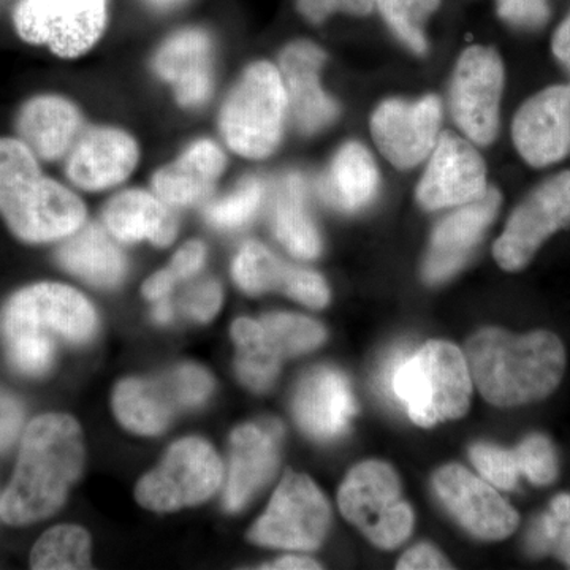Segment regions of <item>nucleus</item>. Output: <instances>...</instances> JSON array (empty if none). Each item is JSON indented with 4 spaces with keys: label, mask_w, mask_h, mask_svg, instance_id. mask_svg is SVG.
Returning <instances> with one entry per match:
<instances>
[{
    "label": "nucleus",
    "mask_w": 570,
    "mask_h": 570,
    "mask_svg": "<svg viewBox=\"0 0 570 570\" xmlns=\"http://www.w3.org/2000/svg\"><path fill=\"white\" fill-rule=\"evenodd\" d=\"M82 464L78 423L69 415H40L22 438L13 479L0 498V519L13 527L48 519L66 501Z\"/></svg>",
    "instance_id": "1"
},
{
    "label": "nucleus",
    "mask_w": 570,
    "mask_h": 570,
    "mask_svg": "<svg viewBox=\"0 0 570 570\" xmlns=\"http://www.w3.org/2000/svg\"><path fill=\"white\" fill-rule=\"evenodd\" d=\"M468 366L489 403L521 406L551 395L566 370V351L550 332L512 335L485 328L468 343Z\"/></svg>",
    "instance_id": "2"
},
{
    "label": "nucleus",
    "mask_w": 570,
    "mask_h": 570,
    "mask_svg": "<svg viewBox=\"0 0 570 570\" xmlns=\"http://www.w3.org/2000/svg\"><path fill=\"white\" fill-rule=\"evenodd\" d=\"M0 216L26 243H50L80 230L85 205L41 174L36 154L14 138H0Z\"/></svg>",
    "instance_id": "3"
},
{
    "label": "nucleus",
    "mask_w": 570,
    "mask_h": 570,
    "mask_svg": "<svg viewBox=\"0 0 570 570\" xmlns=\"http://www.w3.org/2000/svg\"><path fill=\"white\" fill-rule=\"evenodd\" d=\"M379 384L419 426L463 417L471 404L466 358L445 341H430L415 352H393L382 365Z\"/></svg>",
    "instance_id": "4"
},
{
    "label": "nucleus",
    "mask_w": 570,
    "mask_h": 570,
    "mask_svg": "<svg viewBox=\"0 0 570 570\" xmlns=\"http://www.w3.org/2000/svg\"><path fill=\"white\" fill-rule=\"evenodd\" d=\"M288 110L281 71L269 62L247 67L220 111V134L228 148L247 159H265L283 137Z\"/></svg>",
    "instance_id": "5"
},
{
    "label": "nucleus",
    "mask_w": 570,
    "mask_h": 570,
    "mask_svg": "<svg viewBox=\"0 0 570 570\" xmlns=\"http://www.w3.org/2000/svg\"><path fill=\"white\" fill-rule=\"evenodd\" d=\"M337 501L343 515L379 549H396L414 528V512L401 498L400 479L382 461H363L352 469Z\"/></svg>",
    "instance_id": "6"
},
{
    "label": "nucleus",
    "mask_w": 570,
    "mask_h": 570,
    "mask_svg": "<svg viewBox=\"0 0 570 570\" xmlns=\"http://www.w3.org/2000/svg\"><path fill=\"white\" fill-rule=\"evenodd\" d=\"M324 326L296 314H268L261 321L238 318L232 325L236 344V373L254 392L272 387L281 362L314 351L325 341Z\"/></svg>",
    "instance_id": "7"
},
{
    "label": "nucleus",
    "mask_w": 570,
    "mask_h": 570,
    "mask_svg": "<svg viewBox=\"0 0 570 570\" xmlns=\"http://www.w3.org/2000/svg\"><path fill=\"white\" fill-rule=\"evenodd\" d=\"M0 332L36 333L82 344L96 335L97 314L88 298L69 285L33 284L21 288L3 306Z\"/></svg>",
    "instance_id": "8"
},
{
    "label": "nucleus",
    "mask_w": 570,
    "mask_h": 570,
    "mask_svg": "<svg viewBox=\"0 0 570 570\" xmlns=\"http://www.w3.org/2000/svg\"><path fill=\"white\" fill-rule=\"evenodd\" d=\"M220 482L223 463L212 445L198 438H186L171 445L163 464L140 480L137 499L154 512H174L205 502Z\"/></svg>",
    "instance_id": "9"
},
{
    "label": "nucleus",
    "mask_w": 570,
    "mask_h": 570,
    "mask_svg": "<svg viewBox=\"0 0 570 570\" xmlns=\"http://www.w3.org/2000/svg\"><path fill=\"white\" fill-rule=\"evenodd\" d=\"M328 502L307 475L287 472L268 509L249 532L250 542L272 549L309 551L324 542Z\"/></svg>",
    "instance_id": "10"
},
{
    "label": "nucleus",
    "mask_w": 570,
    "mask_h": 570,
    "mask_svg": "<svg viewBox=\"0 0 570 570\" xmlns=\"http://www.w3.org/2000/svg\"><path fill=\"white\" fill-rule=\"evenodd\" d=\"M13 22L28 43L45 45L59 58H78L102 36L107 0H20Z\"/></svg>",
    "instance_id": "11"
},
{
    "label": "nucleus",
    "mask_w": 570,
    "mask_h": 570,
    "mask_svg": "<svg viewBox=\"0 0 570 570\" xmlns=\"http://www.w3.org/2000/svg\"><path fill=\"white\" fill-rule=\"evenodd\" d=\"M570 224V171L547 179L510 216L493 247L505 272L524 268L554 232Z\"/></svg>",
    "instance_id": "12"
},
{
    "label": "nucleus",
    "mask_w": 570,
    "mask_h": 570,
    "mask_svg": "<svg viewBox=\"0 0 570 570\" xmlns=\"http://www.w3.org/2000/svg\"><path fill=\"white\" fill-rule=\"evenodd\" d=\"M504 67L491 48L472 47L461 55L452 82V115L478 145L497 137Z\"/></svg>",
    "instance_id": "13"
},
{
    "label": "nucleus",
    "mask_w": 570,
    "mask_h": 570,
    "mask_svg": "<svg viewBox=\"0 0 570 570\" xmlns=\"http://www.w3.org/2000/svg\"><path fill=\"white\" fill-rule=\"evenodd\" d=\"M433 485L445 509L475 538L502 540L519 527L517 510L460 464L439 469Z\"/></svg>",
    "instance_id": "14"
},
{
    "label": "nucleus",
    "mask_w": 570,
    "mask_h": 570,
    "mask_svg": "<svg viewBox=\"0 0 570 570\" xmlns=\"http://www.w3.org/2000/svg\"><path fill=\"white\" fill-rule=\"evenodd\" d=\"M441 100L426 96L417 102L387 100L371 119V132L382 154L397 168H412L436 148Z\"/></svg>",
    "instance_id": "15"
},
{
    "label": "nucleus",
    "mask_w": 570,
    "mask_h": 570,
    "mask_svg": "<svg viewBox=\"0 0 570 570\" xmlns=\"http://www.w3.org/2000/svg\"><path fill=\"white\" fill-rule=\"evenodd\" d=\"M485 193L487 168L482 157L461 138L442 135L417 189L420 205L436 212L471 204Z\"/></svg>",
    "instance_id": "16"
},
{
    "label": "nucleus",
    "mask_w": 570,
    "mask_h": 570,
    "mask_svg": "<svg viewBox=\"0 0 570 570\" xmlns=\"http://www.w3.org/2000/svg\"><path fill=\"white\" fill-rule=\"evenodd\" d=\"M513 142L532 167L564 159L570 148V85L531 97L513 119Z\"/></svg>",
    "instance_id": "17"
},
{
    "label": "nucleus",
    "mask_w": 570,
    "mask_h": 570,
    "mask_svg": "<svg viewBox=\"0 0 570 570\" xmlns=\"http://www.w3.org/2000/svg\"><path fill=\"white\" fill-rule=\"evenodd\" d=\"M499 206L501 194L497 189H487L478 200L461 205L460 209L438 225L423 265V276L428 283H442L460 272L497 217Z\"/></svg>",
    "instance_id": "18"
},
{
    "label": "nucleus",
    "mask_w": 570,
    "mask_h": 570,
    "mask_svg": "<svg viewBox=\"0 0 570 570\" xmlns=\"http://www.w3.org/2000/svg\"><path fill=\"white\" fill-rule=\"evenodd\" d=\"M283 439L281 423H247L232 434L230 471L224 505L228 512L245 509L247 502L275 475Z\"/></svg>",
    "instance_id": "19"
},
{
    "label": "nucleus",
    "mask_w": 570,
    "mask_h": 570,
    "mask_svg": "<svg viewBox=\"0 0 570 570\" xmlns=\"http://www.w3.org/2000/svg\"><path fill=\"white\" fill-rule=\"evenodd\" d=\"M137 163L138 146L129 134L91 127L71 146L66 174L80 189L104 190L122 183Z\"/></svg>",
    "instance_id": "20"
},
{
    "label": "nucleus",
    "mask_w": 570,
    "mask_h": 570,
    "mask_svg": "<svg viewBox=\"0 0 570 570\" xmlns=\"http://www.w3.org/2000/svg\"><path fill=\"white\" fill-rule=\"evenodd\" d=\"M355 409L347 377L333 367L309 371L294 396L296 422L307 436L317 441H333L346 433Z\"/></svg>",
    "instance_id": "21"
},
{
    "label": "nucleus",
    "mask_w": 570,
    "mask_h": 570,
    "mask_svg": "<svg viewBox=\"0 0 570 570\" xmlns=\"http://www.w3.org/2000/svg\"><path fill=\"white\" fill-rule=\"evenodd\" d=\"M235 283L246 294L258 295L281 291L296 302L314 309L325 307L330 292L324 277L307 269L296 268L276 257L258 243H246L234 262Z\"/></svg>",
    "instance_id": "22"
},
{
    "label": "nucleus",
    "mask_w": 570,
    "mask_h": 570,
    "mask_svg": "<svg viewBox=\"0 0 570 570\" xmlns=\"http://www.w3.org/2000/svg\"><path fill=\"white\" fill-rule=\"evenodd\" d=\"M325 52L309 41L288 45L279 59V71L287 92L288 110L302 132L324 129L337 116L336 104L321 88L318 71Z\"/></svg>",
    "instance_id": "23"
},
{
    "label": "nucleus",
    "mask_w": 570,
    "mask_h": 570,
    "mask_svg": "<svg viewBox=\"0 0 570 570\" xmlns=\"http://www.w3.org/2000/svg\"><path fill=\"white\" fill-rule=\"evenodd\" d=\"M212 40L200 29L176 32L157 51L154 70L174 86L176 99L183 107H200L212 96Z\"/></svg>",
    "instance_id": "24"
},
{
    "label": "nucleus",
    "mask_w": 570,
    "mask_h": 570,
    "mask_svg": "<svg viewBox=\"0 0 570 570\" xmlns=\"http://www.w3.org/2000/svg\"><path fill=\"white\" fill-rule=\"evenodd\" d=\"M21 141L37 157L58 160L70 151L80 137L81 115L69 100L58 96H40L29 100L18 116Z\"/></svg>",
    "instance_id": "25"
},
{
    "label": "nucleus",
    "mask_w": 570,
    "mask_h": 570,
    "mask_svg": "<svg viewBox=\"0 0 570 570\" xmlns=\"http://www.w3.org/2000/svg\"><path fill=\"white\" fill-rule=\"evenodd\" d=\"M224 167L225 156L216 142L195 141L176 163L154 175V193L168 206L198 204L212 194Z\"/></svg>",
    "instance_id": "26"
},
{
    "label": "nucleus",
    "mask_w": 570,
    "mask_h": 570,
    "mask_svg": "<svg viewBox=\"0 0 570 570\" xmlns=\"http://www.w3.org/2000/svg\"><path fill=\"white\" fill-rule=\"evenodd\" d=\"M104 224L122 243L149 239L156 246L171 245L178 230L175 214L163 198L146 190H126L104 209Z\"/></svg>",
    "instance_id": "27"
},
{
    "label": "nucleus",
    "mask_w": 570,
    "mask_h": 570,
    "mask_svg": "<svg viewBox=\"0 0 570 570\" xmlns=\"http://www.w3.org/2000/svg\"><path fill=\"white\" fill-rule=\"evenodd\" d=\"M379 174L373 156L360 142H347L337 151L328 170L322 176V198L344 213H354L373 200Z\"/></svg>",
    "instance_id": "28"
},
{
    "label": "nucleus",
    "mask_w": 570,
    "mask_h": 570,
    "mask_svg": "<svg viewBox=\"0 0 570 570\" xmlns=\"http://www.w3.org/2000/svg\"><path fill=\"white\" fill-rule=\"evenodd\" d=\"M59 264L71 275L99 287H112L126 275V257L102 227L89 224L67 236L58 250Z\"/></svg>",
    "instance_id": "29"
},
{
    "label": "nucleus",
    "mask_w": 570,
    "mask_h": 570,
    "mask_svg": "<svg viewBox=\"0 0 570 570\" xmlns=\"http://www.w3.org/2000/svg\"><path fill=\"white\" fill-rule=\"evenodd\" d=\"M269 219L273 234L288 253L306 261L321 254V236L307 214L302 176L287 175L277 183Z\"/></svg>",
    "instance_id": "30"
},
{
    "label": "nucleus",
    "mask_w": 570,
    "mask_h": 570,
    "mask_svg": "<svg viewBox=\"0 0 570 570\" xmlns=\"http://www.w3.org/2000/svg\"><path fill=\"white\" fill-rule=\"evenodd\" d=\"M176 406L167 382L127 379L115 390L112 409L127 430L141 436L163 433L174 417Z\"/></svg>",
    "instance_id": "31"
},
{
    "label": "nucleus",
    "mask_w": 570,
    "mask_h": 570,
    "mask_svg": "<svg viewBox=\"0 0 570 570\" xmlns=\"http://www.w3.org/2000/svg\"><path fill=\"white\" fill-rule=\"evenodd\" d=\"M91 539L88 532L73 524H61L45 532L33 547L31 568L66 570L89 568Z\"/></svg>",
    "instance_id": "32"
},
{
    "label": "nucleus",
    "mask_w": 570,
    "mask_h": 570,
    "mask_svg": "<svg viewBox=\"0 0 570 570\" xmlns=\"http://www.w3.org/2000/svg\"><path fill=\"white\" fill-rule=\"evenodd\" d=\"M439 3L441 0H376L377 9L392 31L420 55L426 51L423 28Z\"/></svg>",
    "instance_id": "33"
},
{
    "label": "nucleus",
    "mask_w": 570,
    "mask_h": 570,
    "mask_svg": "<svg viewBox=\"0 0 570 570\" xmlns=\"http://www.w3.org/2000/svg\"><path fill=\"white\" fill-rule=\"evenodd\" d=\"M528 547L534 554L553 551L570 568V494L554 498L549 512L534 521Z\"/></svg>",
    "instance_id": "34"
},
{
    "label": "nucleus",
    "mask_w": 570,
    "mask_h": 570,
    "mask_svg": "<svg viewBox=\"0 0 570 570\" xmlns=\"http://www.w3.org/2000/svg\"><path fill=\"white\" fill-rule=\"evenodd\" d=\"M264 184L249 176L236 186L234 193L206 206L205 217L214 227L232 230L249 223L261 208Z\"/></svg>",
    "instance_id": "35"
},
{
    "label": "nucleus",
    "mask_w": 570,
    "mask_h": 570,
    "mask_svg": "<svg viewBox=\"0 0 570 570\" xmlns=\"http://www.w3.org/2000/svg\"><path fill=\"white\" fill-rule=\"evenodd\" d=\"M11 365L28 376L48 373L55 362L56 341L36 333L2 335Z\"/></svg>",
    "instance_id": "36"
},
{
    "label": "nucleus",
    "mask_w": 570,
    "mask_h": 570,
    "mask_svg": "<svg viewBox=\"0 0 570 570\" xmlns=\"http://www.w3.org/2000/svg\"><path fill=\"white\" fill-rule=\"evenodd\" d=\"M521 475L531 483L547 487L558 478V459L553 444L542 434H531L515 449Z\"/></svg>",
    "instance_id": "37"
},
{
    "label": "nucleus",
    "mask_w": 570,
    "mask_h": 570,
    "mask_svg": "<svg viewBox=\"0 0 570 570\" xmlns=\"http://www.w3.org/2000/svg\"><path fill=\"white\" fill-rule=\"evenodd\" d=\"M471 460L480 474L491 485L501 490H513L521 475L515 450H505L497 445L478 444L471 449Z\"/></svg>",
    "instance_id": "38"
},
{
    "label": "nucleus",
    "mask_w": 570,
    "mask_h": 570,
    "mask_svg": "<svg viewBox=\"0 0 570 570\" xmlns=\"http://www.w3.org/2000/svg\"><path fill=\"white\" fill-rule=\"evenodd\" d=\"M165 382L174 395L176 406L181 407L202 406L212 395L214 387L212 376L204 367L197 365L176 367Z\"/></svg>",
    "instance_id": "39"
},
{
    "label": "nucleus",
    "mask_w": 570,
    "mask_h": 570,
    "mask_svg": "<svg viewBox=\"0 0 570 570\" xmlns=\"http://www.w3.org/2000/svg\"><path fill=\"white\" fill-rule=\"evenodd\" d=\"M502 20L520 28H539L549 20V0H498Z\"/></svg>",
    "instance_id": "40"
},
{
    "label": "nucleus",
    "mask_w": 570,
    "mask_h": 570,
    "mask_svg": "<svg viewBox=\"0 0 570 570\" xmlns=\"http://www.w3.org/2000/svg\"><path fill=\"white\" fill-rule=\"evenodd\" d=\"M220 305H223V288L216 281H205L195 285L187 292L183 302L184 311L202 324L212 321Z\"/></svg>",
    "instance_id": "41"
},
{
    "label": "nucleus",
    "mask_w": 570,
    "mask_h": 570,
    "mask_svg": "<svg viewBox=\"0 0 570 570\" xmlns=\"http://www.w3.org/2000/svg\"><path fill=\"white\" fill-rule=\"evenodd\" d=\"M296 6L307 21L318 24L336 11L363 17L374 10L376 0H296Z\"/></svg>",
    "instance_id": "42"
},
{
    "label": "nucleus",
    "mask_w": 570,
    "mask_h": 570,
    "mask_svg": "<svg viewBox=\"0 0 570 570\" xmlns=\"http://www.w3.org/2000/svg\"><path fill=\"white\" fill-rule=\"evenodd\" d=\"M22 417L20 401L0 390V452L13 444L20 433Z\"/></svg>",
    "instance_id": "43"
},
{
    "label": "nucleus",
    "mask_w": 570,
    "mask_h": 570,
    "mask_svg": "<svg viewBox=\"0 0 570 570\" xmlns=\"http://www.w3.org/2000/svg\"><path fill=\"white\" fill-rule=\"evenodd\" d=\"M205 261L206 247L204 243L190 242L176 253L168 269L176 277V281L187 279V277L197 275L204 268Z\"/></svg>",
    "instance_id": "44"
},
{
    "label": "nucleus",
    "mask_w": 570,
    "mask_h": 570,
    "mask_svg": "<svg viewBox=\"0 0 570 570\" xmlns=\"http://www.w3.org/2000/svg\"><path fill=\"white\" fill-rule=\"evenodd\" d=\"M397 569H452V566L434 547L420 543V546L412 547L403 554V558L397 562Z\"/></svg>",
    "instance_id": "45"
},
{
    "label": "nucleus",
    "mask_w": 570,
    "mask_h": 570,
    "mask_svg": "<svg viewBox=\"0 0 570 570\" xmlns=\"http://www.w3.org/2000/svg\"><path fill=\"white\" fill-rule=\"evenodd\" d=\"M175 283L176 277L171 275L170 269H164V272L156 273L151 279L146 281L142 285V294L154 303L168 302Z\"/></svg>",
    "instance_id": "46"
},
{
    "label": "nucleus",
    "mask_w": 570,
    "mask_h": 570,
    "mask_svg": "<svg viewBox=\"0 0 570 570\" xmlns=\"http://www.w3.org/2000/svg\"><path fill=\"white\" fill-rule=\"evenodd\" d=\"M553 52L570 70V14L562 21L553 37Z\"/></svg>",
    "instance_id": "47"
},
{
    "label": "nucleus",
    "mask_w": 570,
    "mask_h": 570,
    "mask_svg": "<svg viewBox=\"0 0 570 570\" xmlns=\"http://www.w3.org/2000/svg\"><path fill=\"white\" fill-rule=\"evenodd\" d=\"M264 569H321L318 562L302 557H284L273 564L264 566Z\"/></svg>",
    "instance_id": "48"
},
{
    "label": "nucleus",
    "mask_w": 570,
    "mask_h": 570,
    "mask_svg": "<svg viewBox=\"0 0 570 570\" xmlns=\"http://www.w3.org/2000/svg\"><path fill=\"white\" fill-rule=\"evenodd\" d=\"M174 317V309H171L170 302H160L156 303V307H154V318L160 324H167V322L171 321Z\"/></svg>",
    "instance_id": "49"
},
{
    "label": "nucleus",
    "mask_w": 570,
    "mask_h": 570,
    "mask_svg": "<svg viewBox=\"0 0 570 570\" xmlns=\"http://www.w3.org/2000/svg\"><path fill=\"white\" fill-rule=\"evenodd\" d=\"M148 2L151 3L153 7H156V9L167 10L178 6L183 0H148Z\"/></svg>",
    "instance_id": "50"
}]
</instances>
